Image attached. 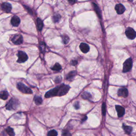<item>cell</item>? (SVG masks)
Wrapping results in <instances>:
<instances>
[{
    "label": "cell",
    "instance_id": "6da1fadb",
    "mask_svg": "<svg viewBox=\"0 0 136 136\" xmlns=\"http://www.w3.org/2000/svg\"><path fill=\"white\" fill-rule=\"evenodd\" d=\"M18 104V101L17 100L14 99V98H12L7 104L6 108L8 110H15L17 108Z\"/></svg>",
    "mask_w": 136,
    "mask_h": 136
},
{
    "label": "cell",
    "instance_id": "7a4b0ae2",
    "mask_svg": "<svg viewBox=\"0 0 136 136\" xmlns=\"http://www.w3.org/2000/svg\"><path fill=\"white\" fill-rule=\"evenodd\" d=\"M17 86L18 89L24 94H32V93H33L32 90L29 88L27 87L26 85L21 83V82H18Z\"/></svg>",
    "mask_w": 136,
    "mask_h": 136
},
{
    "label": "cell",
    "instance_id": "3957f363",
    "mask_svg": "<svg viewBox=\"0 0 136 136\" xmlns=\"http://www.w3.org/2000/svg\"><path fill=\"white\" fill-rule=\"evenodd\" d=\"M132 66V60L131 58H128L124 62L123 66V72H127L131 70Z\"/></svg>",
    "mask_w": 136,
    "mask_h": 136
},
{
    "label": "cell",
    "instance_id": "277c9868",
    "mask_svg": "<svg viewBox=\"0 0 136 136\" xmlns=\"http://www.w3.org/2000/svg\"><path fill=\"white\" fill-rule=\"evenodd\" d=\"M18 59L17 60V62L21 63L26 62L28 60V56L26 54V53L21 50H19L18 53Z\"/></svg>",
    "mask_w": 136,
    "mask_h": 136
},
{
    "label": "cell",
    "instance_id": "5b68a950",
    "mask_svg": "<svg viewBox=\"0 0 136 136\" xmlns=\"http://www.w3.org/2000/svg\"><path fill=\"white\" fill-rule=\"evenodd\" d=\"M126 36L130 39H134L136 37V33L135 30L131 27L128 28L125 31Z\"/></svg>",
    "mask_w": 136,
    "mask_h": 136
},
{
    "label": "cell",
    "instance_id": "8992f818",
    "mask_svg": "<svg viewBox=\"0 0 136 136\" xmlns=\"http://www.w3.org/2000/svg\"><path fill=\"white\" fill-rule=\"evenodd\" d=\"M58 92H59V86L55 87L51 90H49L45 94V97L46 98H50L51 97L55 96H58Z\"/></svg>",
    "mask_w": 136,
    "mask_h": 136
},
{
    "label": "cell",
    "instance_id": "52a82bcc",
    "mask_svg": "<svg viewBox=\"0 0 136 136\" xmlns=\"http://www.w3.org/2000/svg\"><path fill=\"white\" fill-rule=\"evenodd\" d=\"M70 88V86L68 85H65L64 84L60 85L59 86V92H58V96H61L65 95L69 92Z\"/></svg>",
    "mask_w": 136,
    "mask_h": 136
},
{
    "label": "cell",
    "instance_id": "ba28073f",
    "mask_svg": "<svg viewBox=\"0 0 136 136\" xmlns=\"http://www.w3.org/2000/svg\"><path fill=\"white\" fill-rule=\"evenodd\" d=\"M12 42L13 44L15 45H19L22 44L23 42L22 36L20 34H16L12 37Z\"/></svg>",
    "mask_w": 136,
    "mask_h": 136
},
{
    "label": "cell",
    "instance_id": "9c48e42d",
    "mask_svg": "<svg viewBox=\"0 0 136 136\" xmlns=\"http://www.w3.org/2000/svg\"><path fill=\"white\" fill-rule=\"evenodd\" d=\"M1 9L3 11L7 13H9L12 10V6L9 3L4 2L1 5Z\"/></svg>",
    "mask_w": 136,
    "mask_h": 136
},
{
    "label": "cell",
    "instance_id": "30bf717a",
    "mask_svg": "<svg viewBox=\"0 0 136 136\" xmlns=\"http://www.w3.org/2000/svg\"><path fill=\"white\" fill-rule=\"evenodd\" d=\"M118 95L119 96L126 98L128 96V90L125 88H120L118 92Z\"/></svg>",
    "mask_w": 136,
    "mask_h": 136
},
{
    "label": "cell",
    "instance_id": "8fae6325",
    "mask_svg": "<svg viewBox=\"0 0 136 136\" xmlns=\"http://www.w3.org/2000/svg\"><path fill=\"white\" fill-rule=\"evenodd\" d=\"M115 9L116 12L119 14H122L126 11V8L124 7V5H122V4H116L115 7Z\"/></svg>",
    "mask_w": 136,
    "mask_h": 136
},
{
    "label": "cell",
    "instance_id": "7c38bea8",
    "mask_svg": "<svg viewBox=\"0 0 136 136\" xmlns=\"http://www.w3.org/2000/svg\"><path fill=\"white\" fill-rule=\"evenodd\" d=\"M11 25L14 26V27H17L20 23V18H19L18 16H14L11 19Z\"/></svg>",
    "mask_w": 136,
    "mask_h": 136
},
{
    "label": "cell",
    "instance_id": "4fadbf2b",
    "mask_svg": "<svg viewBox=\"0 0 136 136\" xmlns=\"http://www.w3.org/2000/svg\"><path fill=\"white\" fill-rule=\"evenodd\" d=\"M80 49L82 51V52H83L84 53H87L89 51L90 47L89 46V45L84 43H82L80 45Z\"/></svg>",
    "mask_w": 136,
    "mask_h": 136
},
{
    "label": "cell",
    "instance_id": "5bb4252c",
    "mask_svg": "<svg viewBox=\"0 0 136 136\" xmlns=\"http://www.w3.org/2000/svg\"><path fill=\"white\" fill-rule=\"evenodd\" d=\"M115 108L119 117H122L124 115L125 113V110L123 107H122L120 105H116Z\"/></svg>",
    "mask_w": 136,
    "mask_h": 136
},
{
    "label": "cell",
    "instance_id": "9a60e30c",
    "mask_svg": "<svg viewBox=\"0 0 136 136\" xmlns=\"http://www.w3.org/2000/svg\"><path fill=\"white\" fill-rule=\"evenodd\" d=\"M77 74L76 71H71L69 72L67 76H66V79L69 80H72L73 78L74 77L76 76Z\"/></svg>",
    "mask_w": 136,
    "mask_h": 136
},
{
    "label": "cell",
    "instance_id": "2e32d148",
    "mask_svg": "<svg viewBox=\"0 0 136 136\" xmlns=\"http://www.w3.org/2000/svg\"><path fill=\"white\" fill-rule=\"evenodd\" d=\"M122 128H123V129L124 130V131H125V132L127 133V134H130L132 131V128L131 127L127 126V125H125L124 124H123Z\"/></svg>",
    "mask_w": 136,
    "mask_h": 136
},
{
    "label": "cell",
    "instance_id": "e0dca14e",
    "mask_svg": "<svg viewBox=\"0 0 136 136\" xmlns=\"http://www.w3.org/2000/svg\"><path fill=\"white\" fill-rule=\"evenodd\" d=\"M0 96H1V99L6 100L7 99L8 97H9V93L7 91H2L1 92V94H0Z\"/></svg>",
    "mask_w": 136,
    "mask_h": 136
},
{
    "label": "cell",
    "instance_id": "ac0fdd59",
    "mask_svg": "<svg viewBox=\"0 0 136 136\" xmlns=\"http://www.w3.org/2000/svg\"><path fill=\"white\" fill-rule=\"evenodd\" d=\"M37 27H38V29L39 31H41L42 30L43 28V22L41 19L38 18L37 20Z\"/></svg>",
    "mask_w": 136,
    "mask_h": 136
},
{
    "label": "cell",
    "instance_id": "d6986e66",
    "mask_svg": "<svg viewBox=\"0 0 136 136\" xmlns=\"http://www.w3.org/2000/svg\"><path fill=\"white\" fill-rule=\"evenodd\" d=\"M34 100L35 101V103H36V104L38 105H41L43 102L42 98L41 97L37 96H35L34 97Z\"/></svg>",
    "mask_w": 136,
    "mask_h": 136
},
{
    "label": "cell",
    "instance_id": "ffe728a7",
    "mask_svg": "<svg viewBox=\"0 0 136 136\" xmlns=\"http://www.w3.org/2000/svg\"><path fill=\"white\" fill-rule=\"evenodd\" d=\"M62 69V67H61V65L58 63H56L53 66L52 68V69L54 71H59L60 70H61Z\"/></svg>",
    "mask_w": 136,
    "mask_h": 136
},
{
    "label": "cell",
    "instance_id": "44dd1931",
    "mask_svg": "<svg viewBox=\"0 0 136 136\" xmlns=\"http://www.w3.org/2000/svg\"><path fill=\"white\" fill-rule=\"evenodd\" d=\"M6 131L7 133V134L9 135L10 136H14L15 134L14 132V130L11 127H8Z\"/></svg>",
    "mask_w": 136,
    "mask_h": 136
},
{
    "label": "cell",
    "instance_id": "7402d4cb",
    "mask_svg": "<svg viewBox=\"0 0 136 136\" xmlns=\"http://www.w3.org/2000/svg\"><path fill=\"white\" fill-rule=\"evenodd\" d=\"M82 97L84 98V99L85 100H88V99H89V98H91L92 97V95L91 94H90V93H88V92H84L83 94H82L81 95Z\"/></svg>",
    "mask_w": 136,
    "mask_h": 136
},
{
    "label": "cell",
    "instance_id": "603a6c76",
    "mask_svg": "<svg viewBox=\"0 0 136 136\" xmlns=\"http://www.w3.org/2000/svg\"><path fill=\"white\" fill-rule=\"evenodd\" d=\"M61 19V15L59 14H55L53 17V20L54 22H58Z\"/></svg>",
    "mask_w": 136,
    "mask_h": 136
},
{
    "label": "cell",
    "instance_id": "cb8c5ba5",
    "mask_svg": "<svg viewBox=\"0 0 136 136\" xmlns=\"http://www.w3.org/2000/svg\"><path fill=\"white\" fill-rule=\"evenodd\" d=\"M93 6L94 7L95 10V11L96 12L97 14L98 15V16H99L100 18L101 17V13H100V10L99 9V7H98L97 5L95 3H93Z\"/></svg>",
    "mask_w": 136,
    "mask_h": 136
},
{
    "label": "cell",
    "instance_id": "d4e9b609",
    "mask_svg": "<svg viewBox=\"0 0 136 136\" xmlns=\"http://www.w3.org/2000/svg\"><path fill=\"white\" fill-rule=\"evenodd\" d=\"M57 132L55 130H52L48 132L47 136H57Z\"/></svg>",
    "mask_w": 136,
    "mask_h": 136
},
{
    "label": "cell",
    "instance_id": "484cf974",
    "mask_svg": "<svg viewBox=\"0 0 136 136\" xmlns=\"http://www.w3.org/2000/svg\"><path fill=\"white\" fill-rule=\"evenodd\" d=\"M62 42L64 44H66L67 43H68V42L69 41V38L68 36L66 35H63L62 36Z\"/></svg>",
    "mask_w": 136,
    "mask_h": 136
},
{
    "label": "cell",
    "instance_id": "4316f807",
    "mask_svg": "<svg viewBox=\"0 0 136 136\" xmlns=\"http://www.w3.org/2000/svg\"><path fill=\"white\" fill-rule=\"evenodd\" d=\"M62 136H71V134H70V132L66 131V130H64V131L62 132Z\"/></svg>",
    "mask_w": 136,
    "mask_h": 136
},
{
    "label": "cell",
    "instance_id": "83f0119b",
    "mask_svg": "<svg viewBox=\"0 0 136 136\" xmlns=\"http://www.w3.org/2000/svg\"><path fill=\"white\" fill-rule=\"evenodd\" d=\"M102 110V113L103 114V115H105V114H106V105H105V103L103 104Z\"/></svg>",
    "mask_w": 136,
    "mask_h": 136
},
{
    "label": "cell",
    "instance_id": "f1b7e54d",
    "mask_svg": "<svg viewBox=\"0 0 136 136\" xmlns=\"http://www.w3.org/2000/svg\"><path fill=\"white\" fill-rule=\"evenodd\" d=\"M74 107H75L76 109H79V107H80V105H79V102H76L75 103V104H74Z\"/></svg>",
    "mask_w": 136,
    "mask_h": 136
},
{
    "label": "cell",
    "instance_id": "f546056e",
    "mask_svg": "<svg viewBox=\"0 0 136 136\" xmlns=\"http://www.w3.org/2000/svg\"><path fill=\"white\" fill-rule=\"evenodd\" d=\"M61 78L60 77H57V78L55 79V82H56V83H59V82L61 81Z\"/></svg>",
    "mask_w": 136,
    "mask_h": 136
},
{
    "label": "cell",
    "instance_id": "4dcf8cb0",
    "mask_svg": "<svg viewBox=\"0 0 136 136\" xmlns=\"http://www.w3.org/2000/svg\"><path fill=\"white\" fill-rule=\"evenodd\" d=\"M77 63H78V62H77V61H76V60L72 61L71 62V64L73 65H77Z\"/></svg>",
    "mask_w": 136,
    "mask_h": 136
},
{
    "label": "cell",
    "instance_id": "1f68e13d",
    "mask_svg": "<svg viewBox=\"0 0 136 136\" xmlns=\"http://www.w3.org/2000/svg\"><path fill=\"white\" fill-rule=\"evenodd\" d=\"M69 3H70L72 4H73V3H76V1H69Z\"/></svg>",
    "mask_w": 136,
    "mask_h": 136
}]
</instances>
